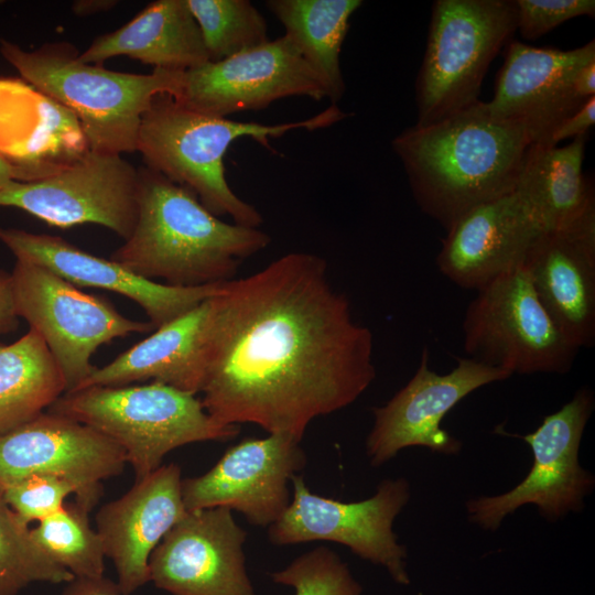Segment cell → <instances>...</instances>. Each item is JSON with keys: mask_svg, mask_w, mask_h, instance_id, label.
I'll list each match as a JSON object with an SVG mask.
<instances>
[{"mask_svg": "<svg viewBox=\"0 0 595 595\" xmlns=\"http://www.w3.org/2000/svg\"><path fill=\"white\" fill-rule=\"evenodd\" d=\"M0 52L28 83L75 116L88 149L97 152L136 151L141 117L152 99L160 94L175 98L183 83L184 72L130 74L84 63L67 43L28 52L1 40Z\"/></svg>", "mask_w": 595, "mask_h": 595, "instance_id": "5b68a950", "label": "cell"}, {"mask_svg": "<svg viewBox=\"0 0 595 595\" xmlns=\"http://www.w3.org/2000/svg\"><path fill=\"white\" fill-rule=\"evenodd\" d=\"M523 268L542 306L576 348L595 343V228L541 232Z\"/></svg>", "mask_w": 595, "mask_h": 595, "instance_id": "7402d4cb", "label": "cell"}, {"mask_svg": "<svg viewBox=\"0 0 595 595\" xmlns=\"http://www.w3.org/2000/svg\"><path fill=\"white\" fill-rule=\"evenodd\" d=\"M468 358L513 374H565L577 351L555 326L521 267L477 290L463 321Z\"/></svg>", "mask_w": 595, "mask_h": 595, "instance_id": "ba28073f", "label": "cell"}, {"mask_svg": "<svg viewBox=\"0 0 595 595\" xmlns=\"http://www.w3.org/2000/svg\"><path fill=\"white\" fill-rule=\"evenodd\" d=\"M116 1H104V0H97V1H76L73 4V10L76 14H90L98 11L107 10L111 6H113Z\"/></svg>", "mask_w": 595, "mask_h": 595, "instance_id": "74e56055", "label": "cell"}, {"mask_svg": "<svg viewBox=\"0 0 595 595\" xmlns=\"http://www.w3.org/2000/svg\"><path fill=\"white\" fill-rule=\"evenodd\" d=\"M585 140L532 143L524 154L513 193L542 232L595 228L594 191L582 169Z\"/></svg>", "mask_w": 595, "mask_h": 595, "instance_id": "cb8c5ba5", "label": "cell"}, {"mask_svg": "<svg viewBox=\"0 0 595 595\" xmlns=\"http://www.w3.org/2000/svg\"><path fill=\"white\" fill-rule=\"evenodd\" d=\"M574 91L584 101L595 96V60L581 66L574 75Z\"/></svg>", "mask_w": 595, "mask_h": 595, "instance_id": "8d00e7d4", "label": "cell"}, {"mask_svg": "<svg viewBox=\"0 0 595 595\" xmlns=\"http://www.w3.org/2000/svg\"><path fill=\"white\" fill-rule=\"evenodd\" d=\"M270 578L291 586L294 595H363L348 565L327 547L299 555L283 570L270 573Z\"/></svg>", "mask_w": 595, "mask_h": 595, "instance_id": "1f68e13d", "label": "cell"}, {"mask_svg": "<svg viewBox=\"0 0 595 595\" xmlns=\"http://www.w3.org/2000/svg\"><path fill=\"white\" fill-rule=\"evenodd\" d=\"M91 509L75 499L30 529L36 545L74 576L97 577L105 572V548L89 524Z\"/></svg>", "mask_w": 595, "mask_h": 595, "instance_id": "83f0119b", "label": "cell"}, {"mask_svg": "<svg viewBox=\"0 0 595 595\" xmlns=\"http://www.w3.org/2000/svg\"><path fill=\"white\" fill-rule=\"evenodd\" d=\"M64 392L63 375L35 329L0 345V436L43 413Z\"/></svg>", "mask_w": 595, "mask_h": 595, "instance_id": "4316f807", "label": "cell"}, {"mask_svg": "<svg viewBox=\"0 0 595 595\" xmlns=\"http://www.w3.org/2000/svg\"><path fill=\"white\" fill-rule=\"evenodd\" d=\"M594 405L593 392L581 388L537 430L521 436L533 453L530 472L505 494L468 500L469 520L485 530H496L506 516L529 504L548 520L581 511L594 487L593 475L578 463L580 444Z\"/></svg>", "mask_w": 595, "mask_h": 595, "instance_id": "7c38bea8", "label": "cell"}, {"mask_svg": "<svg viewBox=\"0 0 595 595\" xmlns=\"http://www.w3.org/2000/svg\"><path fill=\"white\" fill-rule=\"evenodd\" d=\"M62 595H122L116 582L106 577L74 576L63 589Z\"/></svg>", "mask_w": 595, "mask_h": 595, "instance_id": "e575fe53", "label": "cell"}, {"mask_svg": "<svg viewBox=\"0 0 595 595\" xmlns=\"http://www.w3.org/2000/svg\"><path fill=\"white\" fill-rule=\"evenodd\" d=\"M209 57L219 62L269 41L264 17L249 0H186Z\"/></svg>", "mask_w": 595, "mask_h": 595, "instance_id": "f1b7e54d", "label": "cell"}, {"mask_svg": "<svg viewBox=\"0 0 595 595\" xmlns=\"http://www.w3.org/2000/svg\"><path fill=\"white\" fill-rule=\"evenodd\" d=\"M11 273L0 270V335L10 333L18 327Z\"/></svg>", "mask_w": 595, "mask_h": 595, "instance_id": "d590c367", "label": "cell"}, {"mask_svg": "<svg viewBox=\"0 0 595 595\" xmlns=\"http://www.w3.org/2000/svg\"><path fill=\"white\" fill-rule=\"evenodd\" d=\"M348 116L332 104L300 121L240 122L195 111L171 95L160 94L141 117L137 151L142 154L148 169L193 192L215 216H229L234 224L259 228L262 215L236 195L227 182L224 156L230 144L240 138H251L271 149L270 138H280L298 129L328 128Z\"/></svg>", "mask_w": 595, "mask_h": 595, "instance_id": "277c9868", "label": "cell"}, {"mask_svg": "<svg viewBox=\"0 0 595 595\" xmlns=\"http://www.w3.org/2000/svg\"><path fill=\"white\" fill-rule=\"evenodd\" d=\"M516 31L526 40L538 39L567 20L594 17V0H513Z\"/></svg>", "mask_w": 595, "mask_h": 595, "instance_id": "d6a6232c", "label": "cell"}, {"mask_svg": "<svg viewBox=\"0 0 595 595\" xmlns=\"http://www.w3.org/2000/svg\"><path fill=\"white\" fill-rule=\"evenodd\" d=\"M0 240L19 261L44 267L74 285L113 291L131 299L143 309L154 329L214 295L221 284L174 286L152 281L111 259L45 234L0 227Z\"/></svg>", "mask_w": 595, "mask_h": 595, "instance_id": "ac0fdd59", "label": "cell"}, {"mask_svg": "<svg viewBox=\"0 0 595 595\" xmlns=\"http://www.w3.org/2000/svg\"><path fill=\"white\" fill-rule=\"evenodd\" d=\"M516 30L513 0H435L415 80V125L477 102L489 65Z\"/></svg>", "mask_w": 595, "mask_h": 595, "instance_id": "52a82bcc", "label": "cell"}, {"mask_svg": "<svg viewBox=\"0 0 595 595\" xmlns=\"http://www.w3.org/2000/svg\"><path fill=\"white\" fill-rule=\"evenodd\" d=\"M541 232L512 192L476 206L446 229L436 266L456 285L477 291L523 267Z\"/></svg>", "mask_w": 595, "mask_h": 595, "instance_id": "44dd1931", "label": "cell"}, {"mask_svg": "<svg viewBox=\"0 0 595 595\" xmlns=\"http://www.w3.org/2000/svg\"><path fill=\"white\" fill-rule=\"evenodd\" d=\"M11 279L18 316L45 342L63 375L65 392L76 390L95 370L90 358L99 346L154 329L150 322L125 317L107 301L44 267L17 260Z\"/></svg>", "mask_w": 595, "mask_h": 595, "instance_id": "9c48e42d", "label": "cell"}, {"mask_svg": "<svg viewBox=\"0 0 595 595\" xmlns=\"http://www.w3.org/2000/svg\"><path fill=\"white\" fill-rule=\"evenodd\" d=\"M46 411L85 424L120 446L136 482L158 469L163 457L180 446L228 441L240 431L239 425L214 420L195 394L156 381L65 392Z\"/></svg>", "mask_w": 595, "mask_h": 595, "instance_id": "8992f818", "label": "cell"}, {"mask_svg": "<svg viewBox=\"0 0 595 595\" xmlns=\"http://www.w3.org/2000/svg\"><path fill=\"white\" fill-rule=\"evenodd\" d=\"M208 299L155 328L110 364L96 367L76 390L152 379L192 394L199 393L205 375Z\"/></svg>", "mask_w": 595, "mask_h": 595, "instance_id": "603a6c76", "label": "cell"}, {"mask_svg": "<svg viewBox=\"0 0 595 595\" xmlns=\"http://www.w3.org/2000/svg\"><path fill=\"white\" fill-rule=\"evenodd\" d=\"M73 577L36 545L29 524L0 494V595H19L32 583L60 584Z\"/></svg>", "mask_w": 595, "mask_h": 595, "instance_id": "f546056e", "label": "cell"}, {"mask_svg": "<svg viewBox=\"0 0 595 595\" xmlns=\"http://www.w3.org/2000/svg\"><path fill=\"white\" fill-rule=\"evenodd\" d=\"M127 464L123 450L94 429L43 412L0 436V483L31 474L69 478L86 489L100 488Z\"/></svg>", "mask_w": 595, "mask_h": 595, "instance_id": "d6986e66", "label": "cell"}, {"mask_svg": "<svg viewBox=\"0 0 595 595\" xmlns=\"http://www.w3.org/2000/svg\"><path fill=\"white\" fill-rule=\"evenodd\" d=\"M456 361L453 370L440 375L429 368V351L424 347L409 382L386 404L372 409L374 424L366 440L372 466H381L410 446L442 454L461 451L459 440L441 428L443 418L474 390L511 375L468 357H458Z\"/></svg>", "mask_w": 595, "mask_h": 595, "instance_id": "5bb4252c", "label": "cell"}, {"mask_svg": "<svg viewBox=\"0 0 595 595\" xmlns=\"http://www.w3.org/2000/svg\"><path fill=\"white\" fill-rule=\"evenodd\" d=\"M288 97L320 101L325 98V91L316 74L283 34L219 62L185 71L181 90L173 98L195 111L227 118L242 111L263 110Z\"/></svg>", "mask_w": 595, "mask_h": 595, "instance_id": "4fadbf2b", "label": "cell"}, {"mask_svg": "<svg viewBox=\"0 0 595 595\" xmlns=\"http://www.w3.org/2000/svg\"><path fill=\"white\" fill-rule=\"evenodd\" d=\"M592 60L594 40L567 51L511 41L486 108L495 119L523 127L532 143L547 145L554 129L585 102L573 79Z\"/></svg>", "mask_w": 595, "mask_h": 595, "instance_id": "e0dca14e", "label": "cell"}, {"mask_svg": "<svg viewBox=\"0 0 595 595\" xmlns=\"http://www.w3.org/2000/svg\"><path fill=\"white\" fill-rule=\"evenodd\" d=\"M0 494L14 513L30 524L58 511L69 495L94 508L102 495V487L86 489L66 477L31 474L0 483Z\"/></svg>", "mask_w": 595, "mask_h": 595, "instance_id": "4dcf8cb0", "label": "cell"}, {"mask_svg": "<svg viewBox=\"0 0 595 595\" xmlns=\"http://www.w3.org/2000/svg\"><path fill=\"white\" fill-rule=\"evenodd\" d=\"M300 442L273 433L230 446L205 474L182 478L185 509L225 507L240 512L251 524L271 526L291 501V478L306 465Z\"/></svg>", "mask_w": 595, "mask_h": 595, "instance_id": "9a60e30c", "label": "cell"}, {"mask_svg": "<svg viewBox=\"0 0 595 595\" xmlns=\"http://www.w3.org/2000/svg\"><path fill=\"white\" fill-rule=\"evenodd\" d=\"M0 207L25 210L58 228L101 225L126 240L138 219V171L120 154L88 149L45 176L11 180L0 191Z\"/></svg>", "mask_w": 595, "mask_h": 595, "instance_id": "8fae6325", "label": "cell"}, {"mask_svg": "<svg viewBox=\"0 0 595 595\" xmlns=\"http://www.w3.org/2000/svg\"><path fill=\"white\" fill-rule=\"evenodd\" d=\"M138 208L131 236L110 259L169 285L229 281L245 259L271 241L259 228L221 220L193 192L147 166L138 171Z\"/></svg>", "mask_w": 595, "mask_h": 595, "instance_id": "3957f363", "label": "cell"}, {"mask_svg": "<svg viewBox=\"0 0 595 595\" xmlns=\"http://www.w3.org/2000/svg\"><path fill=\"white\" fill-rule=\"evenodd\" d=\"M181 482L176 464L161 465L97 512L96 530L115 565L122 595H132L150 582L151 553L187 512Z\"/></svg>", "mask_w": 595, "mask_h": 595, "instance_id": "ffe728a7", "label": "cell"}, {"mask_svg": "<svg viewBox=\"0 0 595 595\" xmlns=\"http://www.w3.org/2000/svg\"><path fill=\"white\" fill-rule=\"evenodd\" d=\"M292 498L281 517L268 527L274 545L329 541L387 570L392 580L408 585L407 548L392 526L410 498L407 479H383L364 500L345 502L310 490L302 476L291 478Z\"/></svg>", "mask_w": 595, "mask_h": 595, "instance_id": "30bf717a", "label": "cell"}, {"mask_svg": "<svg viewBox=\"0 0 595 595\" xmlns=\"http://www.w3.org/2000/svg\"><path fill=\"white\" fill-rule=\"evenodd\" d=\"M14 178V166L0 153V191L7 185V183Z\"/></svg>", "mask_w": 595, "mask_h": 595, "instance_id": "f35d334b", "label": "cell"}, {"mask_svg": "<svg viewBox=\"0 0 595 595\" xmlns=\"http://www.w3.org/2000/svg\"><path fill=\"white\" fill-rule=\"evenodd\" d=\"M205 350L199 393L214 420L299 441L376 378L372 333L354 320L326 260L304 251L223 282L208 299Z\"/></svg>", "mask_w": 595, "mask_h": 595, "instance_id": "6da1fadb", "label": "cell"}, {"mask_svg": "<svg viewBox=\"0 0 595 595\" xmlns=\"http://www.w3.org/2000/svg\"><path fill=\"white\" fill-rule=\"evenodd\" d=\"M595 122V96L587 99L580 109L563 120L551 133L547 145L556 147L566 139L586 137Z\"/></svg>", "mask_w": 595, "mask_h": 595, "instance_id": "836d02e7", "label": "cell"}, {"mask_svg": "<svg viewBox=\"0 0 595 595\" xmlns=\"http://www.w3.org/2000/svg\"><path fill=\"white\" fill-rule=\"evenodd\" d=\"M127 55L154 68L185 72L209 62L186 0L151 2L120 29L97 37L78 58L100 65Z\"/></svg>", "mask_w": 595, "mask_h": 595, "instance_id": "d4e9b609", "label": "cell"}, {"mask_svg": "<svg viewBox=\"0 0 595 595\" xmlns=\"http://www.w3.org/2000/svg\"><path fill=\"white\" fill-rule=\"evenodd\" d=\"M246 539L228 508L187 511L151 553L150 582L171 595H256Z\"/></svg>", "mask_w": 595, "mask_h": 595, "instance_id": "2e32d148", "label": "cell"}, {"mask_svg": "<svg viewBox=\"0 0 595 595\" xmlns=\"http://www.w3.org/2000/svg\"><path fill=\"white\" fill-rule=\"evenodd\" d=\"M532 141L521 126L495 119L485 101L396 136L414 201L448 229L476 206L513 192Z\"/></svg>", "mask_w": 595, "mask_h": 595, "instance_id": "7a4b0ae2", "label": "cell"}, {"mask_svg": "<svg viewBox=\"0 0 595 595\" xmlns=\"http://www.w3.org/2000/svg\"><path fill=\"white\" fill-rule=\"evenodd\" d=\"M360 0H269L267 8L281 22L284 35L316 74L325 98L332 104L342 99L345 80L340 51L349 20L360 8Z\"/></svg>", "mask_w": 595, "mask_h": 595, "instance_id": "484cf974", "label": "cell"}]
</instances>
